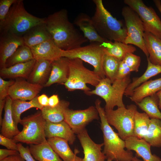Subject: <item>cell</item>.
I'll use <instances>...</instances> for the list:
<instances>
[{"label":"cell","instance_id":"obj_1","mask_svg":"<svg viewBox=\"0 0 161 161\" xmlns=\"http://www.w3.org/2000/svg\"><path fill=\"white\" fill-rule=\"evenodd\" d=\"M44 24L54 43L62 50L79 47L88 41L69 21L66 9L49 15Z\"/></svg>","mask_w":161,"mask_h":161},{"label":"cell","instance_id":"obj_2","mask_svg":"<svg viewBox=\"0 0 161 161\" xmlns=\"http://www.w3.org/2000/svg\"><path fill=\"white\" fill-rule=\"evenodd\" d=\"M101 101L98 99L95 101V107L100 119L101 129L103 134V153L106 159L112 161H132L134 157L132 152L125 149V141L110 126L106 117L105 109L101 106Z\"/></svg>","mask_w":161,"mask_h":161},{"label":"cell","instance_id":"obj_3","mask_svg":"<svg viewBox=\"0 0 161 161\" xmlns=\"http://www.w3.org/2000/svg\"><path fill=\"white\" fill-rule=\"evenodd\" d=\"M93 1L95 9L91 18L99 35L109 41L124 43L127 35L125 23L114 17L105 8L102 0H93Z\"/></svg>","mask_w":161,"mask_h":161},{"label":"cell","instance_id":"obj_4","mask_svg":"<svg viewBox=\"0 0 161 161\" xmlns=\"http://www.w3.org/2000/svg\"><path fill=\"white\" fill-rule=\"evenodd\" d=\"M45 18L36 17L25 10L23 0H17L11 6L2 26L0 33L9 32L23 37L30 30L44 24Z\"/></svg>","mask_w":161,"mask_h":161},{"label":"cell","instance_id":"obj_5","mask_svg":"<svg viewBox=\"0 0 161 161\" xmlns=\"http://www.w3.org/2000/svg\"><path fill=\"white\" fill-rule=\"evenodd\" d=\"M131 82L130 75L121 79H116L112 83L108 78L101 79L94 89L86 94L91 95H96L103 98L106 105L105 110L114 109L117 108L125 107L123 98L128 85Z\"/></svg>","mask_w":161,"mask_h":161},{"label":"cell","instance_id":"obj_6","mask_svg":"<svg viewBox=\"0 0 161 161\" xmlns=\"http://www.w3.org/2000/svg\"><path fill=\"white\" fill-rule=\"evenodd\" d=\"M101 79L94 71L86 68L81 60L69 59V77L64 85L69 91L80 90L86 94L91 90L87 84L96 87Z\"/></svg>","mask_w":161,"mask_h":161},{"label":"cell","instance_id":"obj_7","mask_svg":"<svg viewBox=\"0 0 161 161\" xmlns=\"http://www.w3.org/2000/svg\"><path fill=\"white\" fill-rule=\"evenodd\" d=\"M46 121L41 111L24 117L19 123L23 126L22 130L13 139L16 142L27 144H39L46 139L45 126Z\"/></svg>","mask_w":161,"mask_h":161},{"label":"cell","instance_id":"obj_8","mask_svg":"<svg viewBox=\"0 0 161 161\" xmlns=\"http://www.w3.org/2000/svg\"><path fill=\"white\" fill-rule=\"evenodd\" d=\"M105 55L102 44L93 42L72 50H63L62 57L69 59L79 58L89 63L93 66V71L102 79L106 78L103 68Z\"/></svg>","mask_w":161,"mask_h":161},{"label":"cell","instance_id":"obj_9","mask_svg":"<svg viewBox=\"0 0 161 161\" xmlns=\"http://www.w3.org/2000/svg\"><path fill=\"white\" fill-rule=\"evenodd\" d=\"M137 110L134 104L118 107L116 110H105L108 123L115 128L119 136L124 140L133 136L134 117Z\"/></svg>","mask_w":161,"mask_h":161},{"label":"cell","instance_id":"obj_10","mask_svg":"<svg viewBox=\"0 0 161 161\" xmlns=\"http://www.w3.org/2000/svg\"><path fill=\"white\" fill-rule=\"evenodd\" d=\"M121 13L124 19L127 32L124 43L137 46L143 51L147 57H148L149 54L143 39L145 29L140 17L128 6L123 8Z\"/></svg>","mask_w":161,"mask_h":161},{"label":"cell","instance_id":"obj_11","mask_svg":"<svg viewBox=\"0 0 161 161\" xmlns=\"http://www.w3.org/2000/svg\"><path fill=\"white\" fill-rule=\"evenodd\" d=\"M124 2L138 14L145 31L161 39V21L152 8L147 6L142 0H124Z\"/></svg>","mask_w":161,"mask_h":161},{"label":"cell","instance_id":"obj_12","mask_svg":"<svg viewBox=\"0 0 161 161\" xmlns=\"http://www.w3.org/2000/svg\"><path fill=\"white\" fill-rule=\"evenodd\" d=\"M95 106H91L84 110H74L67 108L64 113V121L75 134H78L85 129L89 123L99 118Z\"/></svg>","mask_w":161,"mask_h":161},{"label":"cell","instance_id":"obj_13","mask_svg":"<svg viewBox=\"0 0 161 161\" xmlns=\"http://www.w3.org/2000/svg\"><path fill=\"white\" fill-rule=\"evenodd\" d=\"M44 86L18 78L10 87L8 96L12 99L30 100L37 96Z\"/></svg>","mask_w":161,"mask_h":161},{"label":"cell","instance_id":"obj_14","mask_svg":"<svg viewBox=\"0 0 161 161\" xmlns=\"http://www.w3.org/2000/svg\"><path fill=\"white\" fill-rule=\"evenodd\" d=\"M0 36V69L5 68L7 60L19 47L25 45L23 37L2 32Z\"/></svg>","mask_w":161,"mask_h":161},{"label":"cell","instance_id":"obj_15","mask_svg":"<svg viewBox=\"0 0 161 161\" xmlns=\"http://www.w3.org/2000/svg\"><path fill=\"white\" fill-rule=\"evenodd\" d=\"M77 136L83 149L84 157L83 161H105L106 159L101 151L103 143L98 144L95 143L89 136L86 129L77 134Z\"/></svg>","mask_w":161,"mask_h":161},{"label":"cell","instance_id":"obj_16","mask_svg":"<svg viewBox=\"0 0 161 161\" xmlns=\"http://www.w3.org/2000/svg\"><path fill=\"white\" fill-rule=\"evenodd\" d=\"M69 74V59L61 57L52 62V69L48 80L44 87L53 84L64 85L68 79Z\"/></svg>","mask_w":161,"mask_h":161},{"label":"cell","instance_id":"obj_17","mask_svg":"<svg viewBox=\"0 0 161 161\" xmlns=\"http://www.w3.org/2000/svg\"><path fill=\"white\" fill-rule=\"evenodd\" d=\"M125 141L127 150L135 151L136 156L142 158L143 161H161L160 157L152 154L151 145L144 139L131 136Z\"/></svg>","mask_w":161,"mask_h":161},{"label":"cell","instance_id":"obj_18","mask_svg":"<svg viewBox=\"0 0 161 161\" xmlns=\"http://www.w3.org/2000/svg\"><path fill=\"white\" fill-rule=\"evenodd\" d=\"M73 24L79 28L84 37L90 43L97 42L103 44L108 41L99 35L93 25L91 17L85 13L79 14Z\"/></svg>","mask_w":161,"mask_h":161},{"label":"cell","instance_id":"obj_19","mask_svg":"<svg viewBox=\"0 0 161 161\" xmlns=\"http://www.w3.org/2000/svg\"><path fill=\"white\" fill-rule=\"evenodd\" d=\"M34 59L52 61L61 57L63 50L59 48L52 39L30 48Z\"/></svg>","mask_w":161,"mask_h":161},{"label":"cell","instance_id":"obj_20","mask_svg":"<svg viewBox=\"0 0 161 161\" xmlns=\"http://www.w3.org/2000/svg\"><path fill=\"white\" fill-rule=\"evenodd\" d=\"M46 138L59 137L67 140L69 143L72 145L76 136L69 126L64 121L53 123L46 121L45 126Z\"/></svg>","mask_w":161,"mask_h":161},{"label":"cell","instance_id":"obj_21","mask_svg":"<svg viewBox=\"0 0 161 161\" xmlns=\"http://www.w3.org/2000/svg\"><path fill=\"white\" fill-rule=\"evenodd\" d=\"M47 140L53 151L63 161H83L82 158L77 157L78 151L75 149L74 153L70 149L68 141L64 139L53 137Z\"/></svg>","mask_w":161,"mask_h":161},{"label":"cell","instance_id":"obj_22","mask_svg":"<svg viewBox=\"0 0 161 161\" xmlns=\"http://www.w3.org/2000/svg\"><path fill=\"white\" fill-rule=\"evenodd\" d=\"M52 61L36 60L28 79V82L44 86L49 78L52 69Z\"/></svg>","mask_w":161,"mask_h":161},{"label":"cell","instance_id":"obj_23","mask_svg":"<svg viewBox=\"0 0 161 161\" xmlns=\"http://www.w3.org/2000/svg\"><path fill=\"white\" fill-rule=\"evenodd\" d=\"M12 100L9 96L6 98L4 117L0 125L1 134L11 139H13L20 132L13 119L12 109Z\"/></svg>","mask_w":161,"mask_h":161},{"label":"cell","instance_id":"obj_24","mask_svg":"<svg viewBox=\"0 0 161 161\" xmlns=\"http://www.w3.org/2000/svg\"><path fill=\"white\" fill-rule=\"evenodd\" d=\"M36 61V60L34 59L28 62L0 69V77L4 78H22L27 79Z\"/></svg>","mask_w":161,"mask_h":161},{"label":"cell","instance_id":"obj_25","mask_svg":"<svg viewBox=\"0 0 161 161\" xmlns=\"http://www.w3.org/2000/svg\"><path fill=\"white\" fill-rule=\"evenodd\" d=\"M161 90V78L148 80L136 88L129 98L136 103L146 97L155 94Z\"/></svg>","mask_w":161,"mask_h":161},{"label":"cell","instance_id":"obj_26","mask_svg":"<svg viewBox=\"0 0 161 161\" xmlns=\"http://www.w3.org/2000/svg\"><path fill=\"white\" fill-rule=\"evenodd\" d=\"M143 39L149 54L147 58L152 64L161 66V39L146 31L144 32Z\"/></svg>","mask_w":161,"mask_h":161},{"label":"cell","instance_id":"obj_27","mask_svg":"<svg viewBox=\"0 0 161 161\" xmlns=\"http://www.w3.org/2000/svg\"><path fill=\"white\" fill-rule=\"evenodd\" d=\"M23 38L25 44L30 48L52 39L44 23L32 27Z\"/></svg>","mask_w":161,"mask_h":161},{"label":"cell","instance_id":"obj_28","mask_svg":"<svg viewBox=\"0 0 161 161\" xmlns=\"http://www.w3.org/2000/svg\"><path fill=\"white\" fill-rule=\"evenodd\" d=\"M29 149L33 157L38 161H62L47 139L40 144L30 145Z\"/></svg>","mask_w":161,"mask_h":161},{"label":"cell","instance_id":"obj_29","mask_svg":"<svg viewBox=\"0 0 161 161\" xmlns=\"http://www.w3.org/2000/svg\"><path fill=\"white\" fill-rule=\"evenodd\" d=\"M105 55L114 57L122 61L129 53H134L136 50L131 44H126L118 41H108L102 44Z\"/></svg>","mask_w":161,"mask_h":161},{"label":"cell","instance_id":"obj_30","mask_svg":"<svg viewBox=\"0 0 161 161\" xmlns=\"http://www.w3.org/2000/svg\"><path fill=\"white\" fill-rule=\"evenodd\" d=\"M147 60L148 65L146 71L140 77L133 78L126 89L124 93L125 95L131 96L136 88L151 77L161 73V66L152 64L148 58Z\"/></svg>","mask_w":161,"mask_h":161},{"label":"cell","instance_id":"obj_31","mask_svg":"<svg viewBox=\"0 0 161 161\" xmlns=\"http://www.w3.org/2000/svg\"><path fill=\"white\" fill-rule=\"evenodd\" d=\"M69 102L61 100L56 106L44 107L41 110L44 119L46 121L53 123H58L64 120V113L68 108Z\"/></svg>","mask_w":161,"mask_h":161},{"label":"cell","instance_id":"obj_32","mask_svg":"<svg viewBox=\"0 0 161 161\" xmlns=\"http://www.w3.org/2000/svg\"><path fill=\"white\" fill-rule=\"evenodd\" d=\"M38 97L36 96L29 101L19 100H13L12 103V115L14 122L17 126L21 120V115L23 112L32 108H38L41 111L42 109L44 107L39 103Z\"/></svg>","mask_w":161,"mask_h":161},{"label":"cell","instance_id":"obj_33","mask_svg":"<svg viewBox=\"0 0 161 161\" xmlns=\"http://www.w3.org/2000/svg\"><path fill=\"white\" fill-rule=\"evenodd\" d=\"M150 118L161 120V112L159 108V100L156 94L144 98L136 103Z\"/></svg>","mask_w":161,"mask_h":161},{"label":"cell","instance_id":"obj_34","mask_svg":"<svg viewBox=\"0 0 161 161\" xmlns=\"http://www.w3.org/2000/svg\"><path fill=\"white\" fill-rule=\"evenodd\" d=\"M151 146L161 147V120L151 118L147 132L143 138Z\"/></svg>","mask_w":161,"mask_h":161},{"label":"cell","instance_id":"obj_35","mask_svg":"<svg viewBox=\"0 0 161 161\" xmlns=\"http://www.w3.org/2000/svg\"><path fill=\"white\" fill-rule=\"evenodd\" d=\"M34 59L31 49L25 45L19 47L7 60L5 67L26 62Z\"/></svg>","mask_w":161,"mask_h":161},{"label":"cell","instance_id":"obj_36","mask_svg":"<svg viewBox=\"0 0 161 161\" xmlns=\"http://www.w3.org/2000/svg\"><path fill=\"white\" fill-rule=\"evenodd\" d=\"M150 119L145 113H140L137 110L134 117L133 136L143 139L149 127Z\"/></svg>","mask_w":161,"mask_h":161},{"label":"cell","instance_id":"obj_37","mask_svg":"<svg viewBox=\"0 0 161 161\" xmlns=\"http://www.w3.org/2000/svg\"><path fill=\"white\" fill-rule=\"evenodd\" d=\"M120 61L112 56L105 55L103 68L106 78L112 83L116 80Z\"/></svg>","mask_w":161,"mask_h":161},{"label":"cell","instance_id":"obj_38","mask_svg":"<svg viewBox=\"0 0 161 161\" xmlns=\"http://www.w3.org/2000/svg\"><path fill=\"white\" fill-rule=\"evenodd\" d=\"M130 68L132 72H137L141 63L140 57L133 53L127 54L123 60Z\"/></svg>","mask_w":161,"mask_h":161},{"label":"cell","instance_id":"obj_39","mask_svg":"<svg viewBox=\"0 0 161 161\" xmlns=\"http://www.w3.org/2000/svg\"><path fill=\"white\" fill-rule=\"evenodd\" d=\"M17 1L0 0V28L2 26L11 6Z\"/></svg>","mask_w":161,"mask_h":161},{"label":"cell","instance_id":"obj_40","mask_svg":"<svg viewBox=\"0 0 161 161\" xmlns=\"http://www.w3.org/2000/svg\"><path fill=\"white\" fill-rule=\"evenodd\" d=\"M15 81L13 80H5L0 77V100L6 99L8 96L10 88Z\"/></svg>","mask_w":161,"mask_h":161},{"label":"cell","instance_id":"obj_41","mask_svg":"<svg viewBox=\"0 0 161 161\" xmlns=\"http://www.w3.org/2000/svg\"><path fill=\"white\" fill-rule=\"evenodd\" d=\"M16 142L13 139L9 138L0 134V144L7 149L17 151L18 148Z\"/></svg>","mask_w":161,"mask_h":161},{"label":"cell","instance_id":"obj_42","mask_svg":"<svg viewBox=\"0 0 161 161\" xmlns=\"http://www.w3.org/2000/svg\"><path fill=\"white\" fill-rule=\"evenodd\" d=\"M17 145L18 151L26 161H36L31 154L28 146L24 147L21 143H17Z\"/></svg>","mask_w":161,"mask_h":161},{"label":"cell","instance_id":"obj_43","mask_svg":"<svg viewBox=\"0 0 161 161\" xmlns=\"http://www.w3.org/2000/svg\"><path fill=\"white\" fill-rule=\"evenodd\" d=\"M131 72V70L123 61H120L116 79H122L130 75Z\"/></svg>","mask_w":161,"mask_h":161},{"label":"cell","instance_id":"obj_44","mask_svg":"<svg viewBox=\"0 0 161 161\" xmlns=\"http://www.w3.org/2000/svg\"><path fill=\"white\" fill-rule=\"evenodd\" d=\"M19 153L17 151L8 149H0V161L9 156Z\"/></svg>","mask_w":161,"mask_h":161},{"label":"cell","instance_id":"obj_45","mask_svg":"<svg viewBox=\"0 0 161 161\" xmlns=\"http://www.w3.org/2000/svg\"><path fill=\"white\" fill-rule=\"evenodd\" d=\"M60 101L58 95H53L49 98L48 106L55 107L59 103Z\"/></svg>","mask_w":161,"mask_h":161},{"label":"cell","instance_id":"obj_46","mask_svg":"<svg viewBox=\"0 0 161 161\" xmlns=\"http://www.w3.org/2000/svg\"><path fill=\"white\" fill-rule=\"evenodd\" d=\"M0 161H26L21 156L19 153L12 155L5 158Z\"/></svg>","mask_w":161,"mask_h":161},{"label":"cell","instance_id":"obj_47","mask_svg":"<svg viewBox=\"0 0 161 161\" xmlns=\"http://www.w3.org/2000/svg\"><path fill=\"white\" fill-rule=\"evenodd\" d=\"M49 98L46 95L43 94L38 96V101L39 104L43 107L48 106Z\"/></svg>","mask_w":161,"mask_h":161},{"label":"cell","instance_id":"obj_48","mask_svg":"<svg viewBox=\"0 0 161 161\" xmlns=\"http://www.w3.org/2000/svg\"><path fill=\"white\" fill-rule=\"evenodd\" d=\"M6 99L3 100H0V125L1 124L2 118V114L3 109L5 106Z\"/></svg>","mask_w":161,"mask_h":161},{"label":"cell","instance_id":"obj_49","mask_svg":"<svg viewBox=\"0 0 161 161\" xmlns=\"http://www.w3.org/2000/svg\"><path fill=\"white\" fill-rule=\"evenodd\" d=\"M153 1L156 6L161 14V2L160 0H153Z\"/></svg>","mask_w":161,"mask_h":161},{"label":"cell","instance_id":"obj_50","mask_svg":"<svg viewBox=\"0 0 161 161\" xmlns=\"http://www.w3.org/2000/svg\"><path fill=\"white\" fill-rule=\"evenodd\" d=\"M156 95L159 100V108L160 109H161V90L157 92Z\"/></svg>","mask_w":161,"mask_h":161},{"label":"cell","instance_id":"obj_51","mask_svg":"<svg viewBox=\"0 0 161 161\" xmlns=\"http://www.w3.org/2000/svg\"><path fill=\"white\" fill-rule=\"evenodd\" d=\"M132 161H143L139 159L136 156L134 157Z\"/></svg>","mask_w":161,"mask_h":161},{"label":"cell","instance_id":"obj_52","mask_svg":"<svg viewBox=\"0 0 161 161\" xmlns=\"http://www.w3.org/2000/svg\"><path fill=\"white\" fill-rule=\"evenodd\" d=\"M106 161H112V160L110 159H108Z\"/></svg>","mask_w":161,"mask_h":161},{"label":"cell","instance_id":"obj_53","mask_svg":"<svg viewBox=\"0 0 161 161\" xmlns=\"http://www.w3.org/2000/svg\"><path fill=\"white\" fill-rule=\"evenodd\" d=\"M73 161H75V160H73Z\"/></svg>","mask_w":161,"mask_h":161}]
</instances>
